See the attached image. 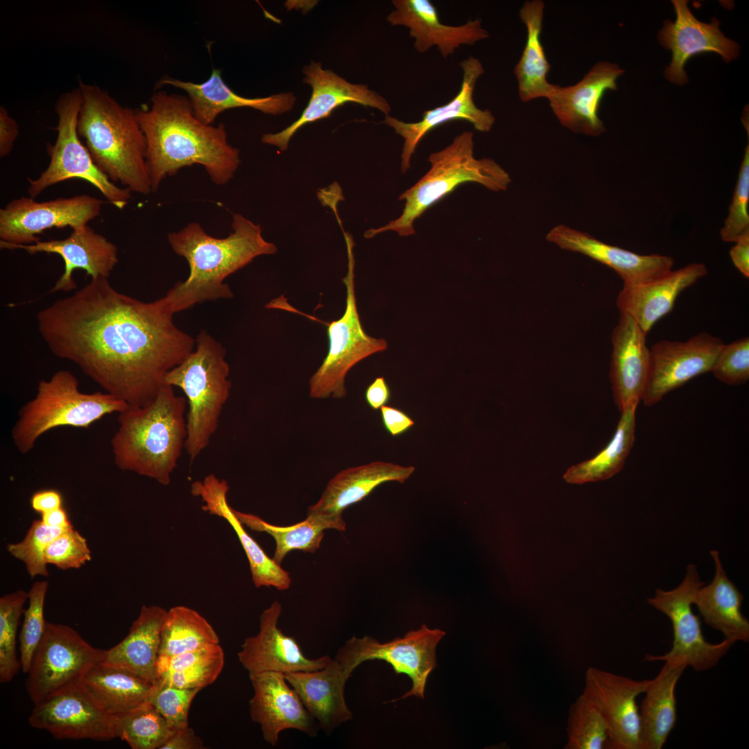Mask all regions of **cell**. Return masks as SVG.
Segmentation results:
<instances>
[{
	"instance_id": "ee69618b",
	"label": "cell",
	"mask_w": 749,
	"mask_h": 749,
	"mask_svg": "<svg viewBox=\"0 0 749 749\" xmlns=\"http://www.w3.org/2000/svg\"><path fill=\"white\" fill-rule=\"evenodd\" d=\"M566 749H602L608 731L599 710L582 694L571 705L567 717Z\"/></svg>"
},
{
	"instance_id": "74e56055",
	"label": "cell",
	"mask_w": 749,
	"mask_h": 749,
	"mask_svg": "<svg viewBox=\"0 0 749 749\" xmlns=\"http://www.w3.org/2000/svg\"><path fill=\"white\" fill-rule=\"evenodd\" d=\"M234 512L243 525L252 531L265 532L273 537L275 550L272 558L280 565L286 554L291 551L316 552L320 546L325 530L333 528L344 531L346 527L342 516L307 513V518L300 522L279 526L270 524L253 514L234 509Z\"/></svg>"
},
{
	"instance_id": "680465c9",
	"label": "cell",
	"mask_w": 749,
	"mask_h": 749,
	"mask_svg": "<svg viewBox=\"0 0 749 749\" xmlns=\"http://www.w3.org/2000/svg\"><path fill=\"white\" fill-rule=\"evenodd\" d=\"M41 520L46 525L56 528H70L72 524L68 519L66 511L59 508L41 514Z\"/></svg>"
},
{
	"instance_id": "ab89813d",
	"label": "cell",
	"mask_w": 749,
	"mask_h": 749,
	"mask_svg": "<svg viewBox=\"0 0 749 749\" xmlns=\"http://www.w3.org/2000/svg\"><path fill=\"white\" fill-rule=\"evenodd\" d=\"M225 664L224 651L218 644L173 657L159 656L157 680L182 689H202L212 684Z\"/></svg>"
},
{
	"instance_id": "cb8c5ba5",
	"label": "cell",
	"mask_w": 749,
	"mask_h": 749,
	"mask_svg": "<svg viewBox=\"0 0 749 749\" xmlns=\"http://www.w3.org/2000/svg\"><path fill=\"white\" fill-rule=\"evenodd\" d=\"M0 248L24 250L31 255L45 252L60 255L64 263V270L50 290L51 293L76 289L77 286L73 279V272L76 269H83L91 278L103 277L108 279L118 262L117 246L88 225L74 230L64 239L40 240L28 245L0 241Z\"/></svg>"
},
{
	"instance_id": "8fae6325",
	"label": "cell",
	"mask_w": 749,
	"mask_h": 749,
	"mask_svg": "<svg viewBox=\"0 0 749 749\" xmlns=\"http://www.w3.org/2000/svg\"><path fill=\"white\" fill-rule=\"evenodd\" d=\"M701 582L697 567L693 564L687 567L682 582L675 589L655 590L648 603L666 614L671 621L673 640L671 649L662 655H646L645 661H664L672 665L691 666L694 671H703L714 668L734 644L725 639L717 644L707 642L702 632L700 621L694 614L691 605Z\"/></svg>"
},
{
	"instance_id": "bcb514c9",
	"label": "cell",
	"mask_w": 749,
	"mask_h": 749,
	"mask_svg": "<svg viewBox=\"0 0 749 749\" xmlns=\"http://www.w3.org/2000/svg\"><path fill=\"white\" fill-rule=\"evenodd\" d=\"M49 583L46 580L35 582L28 592V605L24 611V620L19 636L21 670L27 673L34 653L45 631L46 621L44 608Z\"/></svg>"
},
{
	"instance_id": "603a6c76",
	"label": "cell",
	"mask_w": 749,
	"mask_h": 749,
	"mask_svg": "<svg viewBox=\"0 0 749 749\" xmlns=\"http://www.w3.org/2000/svg\"><path fill=\"white\" fill-rule=\"evenodd\" d=\"M249 677L254 689L249 702L250 716L260 725L266 743L275 746L279 732L287 729L316 736L313 717L295 689L288 685L284 673L264 671Z\"/></svg>"
},
{
	"instance_id": "f6af8a7d",
	"label": "cell",
	"mask_w": 749,
	"mask_h": 749,
	"mask_svg": "<svg viewBox=\"0 0 749 749\" xmlns=\"http://www.w3.org/2000/svg\"><path fill=\"white\" fill-rule=\"evenodd\" d=\"M71 528L52 527L41 519L35 520L21 541L7 544V551L24 564L31 577L48 576L45 550L55 537Z\"/></svg>"
},
{
	"instance_id": "6f0895ef",
	"label": "cell",
	"mask_w": 749,
	"mask_h": 749,
	"mask_svg": "<svg viewBox=\"0 0 749 749\" xmlns=\"http://www.w3.org/2000/svg\"><path fill=\"white\" fill-rule=\"evenodd\" d=\"M730 251V256L737 269L746 277H749V233L741 236Z\"/></svg>"
},
{
	"instance_id": "ac0fdd59",
	"label": "cell",
	"mask_w": 749,
	"mask_h": 749,
	"mask_svg": "<svg viewBox=\"0 0 749 749\" xmlns=\"http://www.w3.org/2000/svg\"><path fill=\"white\" fill-rule=\"evenodd\" d=\"M303 82L310 85L312 93L309 101L298 119L276 133L263 135L261 141L281 150L288 148L291 137L302 126L328 117L338 107L347 103H358L377 109L389 115V103L378 92L365 85L348 82L333 71L324 69L320 62L311 61L304 67Z\"/></svg>"
},
{
	"instance_id": "816d5d0a",
	"label": "cell",
	"mask_w": 749,
	"mask_h": 749,
	"mask_svg": "<svg viewBox=\"0 0 749 749\" xmlns=\"http://www.w3.org/2000/svg\"><path fill=\"white\" fill-rule=\"evenodd\" d=\"M380 410L383 424L393 436L404 433L414 425V421L400 409L384 405Z\"/></svg>"
},
{
	"instance_id": "52a82bcc",
	"label": "cell",
	"mask_w": 749,
	"mask_h": 749,
	"mask_svg": "<svg viewBox=\"0 0 749 749\" xmlns=\"http://www.w3.org/2000/svg\"><path fill=\"white\" fill-rule=\"evenodd\" d=\"M196 348L165 376L164 385L180 388L185 394L187 437L184 449L193 462L209 445L216 433L232 383L225 350L206 331L196 339Z\"/></svg>"
},
{
	"instance_id": "277c9868",
	"label": "cell",
	"mask_w": 749,
	"mask_h": 749,
	"mask_svg": "<svg viewBox=\"0 0 749 749\" xmlns=\"http://www.w3.org/2000/svg\"><path fill=\"white\" fill-rule=\"evenodd\" d=\"M187 404L173 386L164 385L147 403L118 413L111 440L116 466L168 485L184 447Z\"/></svg>"
},
{
	"instance_id": "b9f144b4",
	"label": "cell",
	"mask_w": 749,
	"mask_h": 749,
	"mask_svg": "<svg viewBox=\"0 0 749 749\" xmlns=\"http://www.w3.org/2000/svg\"><path fill=\"white\" fill-rule=\"evenodd\" d=\"M116 738L132 749H160L173 733L164 717L148 701L114 716Z\"/></svg>"
},
{
	"instance_id": "f5cc1de1",
	"label": "cell",
	"mask_w": 749,
	"mask_h": 749,
	"mask_svg": "<svg viewBox=\"0 0 749 749\" xmlns=\"http://www.w3.org/2000/svg\"><path fill=\"white\" fill-rule=\"evenodd\" d=\"M19 135L18 125L4 106L0 107V157H4L12 151Z\"/></svg>"
},
{
	"instance_id": "f1b7e54d",
	"label": "cell",
	"mask_w": 749,
	"mask_h": 749,
	"mask_svg": "<svg viewBox=\"0 0 749 749\" xmlns=\"http://www.w3.org/2000/svg\"><path fill=\"white\" fill-rule=\"evenodd\" d=\"M163 85L185 91L195 117L207 125H212L218 115L229 109L250 107L264 114L278 115L291 110L296 101L291 92L260 98L239 96L225 83L219 69H213L210 77L202 83L165 76L158 82L157 87Z\"/></svg>"
},
{
	"instance_id": "30bf717a",
	"label": "cell",
	"mask_w": 749,
	"mask_h": 749,
	"mask_svg": "<svg viewBox=\"0 0 749 749\" xmlns=\"http://www.w3.org/2000/svg\"><path fill=\"white\" fill-rule=\"evenodd\" d=\"M82 104L79 88L64 92L55 104L58 115L57 138L47 144L50 162L36 179L28 178V193L35 198L45 189L71 178L83 179L95 187L110 203L123 209L131 198V191L117 187L96 167L77 132V121Z\"/></svg>"
},
{
	"instance_id": "d6a6232c",
	"label": "cell",
	"mask_w": 749,
	"mask_h": 749,
	"mask_svg": "<svg viewBox=\"0 0 749 749\" xmlns=\"http://www.w3.org/2000/svg\"><path fill=\"white\" fill-rule=\"evenodd\" d=\"M167 610L143 605L127 636L105 650L101 662L129 671L154 684L157 680L161 631Z\"/></svg>"
},
{
	"instance_id": "8992f818",
	"label": "cell",
	"mask_w": 749,
	"mask_h": 749,
	"mask_svg": "<svg viewBox=\"0 0 749 749\" xmlns=\"http://www.w3.org/2000/svg\"><path fill=\"white\" fill-rule=\"evenodd\" d=\"M431 168L413 186L403 192L402 214L386 225L367 230L370 239L386 231L399 236L415 233L414 222L431 205L465 182H476L487 189L506 191L511 182L508 173L494 160L476 159L474 155V133L464 131L442 150L429 155Z\"/></svg>"
},
{
	"instance_id": "f35d334b",
	"label": "cell",
	"mask_w": 749,
	"mask_h": 749,
	"mask_svg": "<svg viewBox=\"0 0 749 749\" xmlns=\"http://www.w3.org/2000/svg\"><path fill=\"white\" fill-rule=\"evenodd\" d=\"M633 404L621 412L613 437L599 454L589 460L570 467L563 475L566 482L583 484L608 479L623 467L635 440V412Z\"/></svg>"
},
{
	"instance_id": "7bdbcfd3",
	"label": "cell",
	"mask_w": 749,
	"mask_h": 749,
	"mask_svg": "<svg viewBox=\"0 0 749 749\" xmlns=\"http://www.w3.org/2000/svg\"><path fill=\"white\" fill-rule=\"evenodd\" d=\"M28 592L18 589L0 598V682H8L21 669L16 651L17 633Z\"/></svg>"
},
{
	"instance_id": "9a60e30c",
	"label": "cell",
	"mask_w": 749,
	"mask_h": 749,
	"mask_svg": "<svg viewBox=\"0 0 749 749\" xmlns=\"http://www.w3.org/2000/svg\"><path fill=\"white\" fill-rule=\"evenodd\" d=\"M28 723L57 739L101 741L116 738L114 716L96 702L82 683L34 704Z\"/></svg>"
},
{
	"instance_id": "d590c367",
	"label": "cell",
	"mask_w": 749,
	"mask_h": 749,
	"mask_svg": "<svg viewBox=\"0 0 749 749\" xmlns=\"http://www.w3.org/2000/svg\"><path fill=\"white\" fill-rule=\"evenodd\" d=\"M544 3L541 0L526 1L519 10V17L527 31L526 42L514 73L518 83V94L522 102L547 98L553 85L546 76L551 69L540 40Z\"/></svg>"
},
{
	"instance_id": "ffe728a7",
	"label": "cell",
	"mask_w": 749,
	"mask_h": 749,
	"mask_svg": "<svg viewBox=\"0 0 749 749\" xmlns=\"http://www.w3.org/2000/svg\"><path fill=\"white\" fill-rule=\"evenodd\" d=\"M672 3L676 19L674 22L666 20L657 36L661 45L672 51L671 62L664 71L668 80L685 85L688 81L685 65L695 55L716 53L727 62L738 57L739 44L724 36L718 19L714 18L709 24L700 21L690 11L687 1L673 0Z\"/></svg>"
},
{
	"instance_id": "ba28073f",
	"label": "cell",
	"mask_w": 749,
	"mask_h": 749,
	"mask_svg": "<svg viewBox=\"0 0 749 749\" xmlns=\"http://www.w3.org/2000/svg\"><path fill=\"white\" fill-rule=\"evenodd\" d=\"M128 406L106 392L83 393L73 373L67 370L56 371L49 379L39 381L35 397L19 410L11 431L13 445L26 454L51 429L88 428L103 417L119 413Z\"/></svg>"
},
{
	"instance_id": "f546056e",
	"label": "cell",
	"mask_w": 749,
	"mask_h": 749,
	"mask_svg": "<svg viewBox=\"0 0 749 749\" xmlns=\"http://www.w3.org/2000/svg\"><path fill=\"white\" fill-rule=\"evenodd\" d=\"M707 274L705 264L692 263L650 282L623 285L617 298L620 313L632 317L645 334L673 308L682 291Z\"/></svg>"
},
{
	"instance_id": "5b68a950",
	"label": "cell",
	"mask_w": 749,
	"mask_h": 749,
	"mask_svg": "<svg viewBox=\"0 0 749 749\" xmlns=\"http://www.w3.org/2000/svg\"><path fill=\"white\" fill-rule=\"evenodd\" d=\"M82 104L77 132L101 172L131 192H152L146 140L135 110L122 106L97 85L79 80Z\"/></svg>"
},
{
	"instance_id": "6da1fadb",
	"label": "cell",
	"mask_w": 749,
	"mask_h": 749,
	"mask_svg": "<svg viewBox=\"0 0 749 749\" xmlns=\"http://www.w3.org/2000/svg\"><path fill=\"white\" fill-rule=\"evenodd\" d=\"M161 299L144 302L91 278L37 314L51 352L75 363L105 392L128 405L151 400L196 340L175 326Z\"/></svg>"
},
{
	"instance_id": "9f6ffc18",
	"label": "cell",
	"mask_w": 749,
	"mask_h": 749,
	"mask_svg": "<svg viewBox=\"0 0 749 749\" xmlns=\"http://www.w3.org/2000/svg\"><path fill=\"white\" fill-rule=\"evenodd\" d=\"M62 497L54 490H45L35 492L31 499L32 508L42 513L62 507Z\"/></svg>"
},
{
	"instance_id": "7c38bea8",
	"label": "cell",
	"mask_w": 749,
	"mask_h": 749,
	"mask_svg": "<svg viewBox=\"0 0 749 749\" xmlns=\"http://www.w3.org/2000/svg\"><path fill=\"white\" fill-rule=\"evenodd\" d=\"M104 651L71 627L46 621L25 684L33 704L81 684L91 668L102 661Z\"/></svg>"
},
{
	"instance_id": "e0dca14e",
	"label": "cell",
	"mask_w": 749,
	"mask_h": 749,
	"mask_svg": "<svg viewBox=\"0 0 749 749\" xmlns=\"http://www.w3.org/2000/svg\"><path fill=\"white\" fill-rule=\"evenodd\" d=\"M649 681L633 680L595 667L586 671L582 695L603 716L608 731V748L639 749L636 698L644 692Z\"/></svg>"
},
{
	"instance_id": "f907efd6",
	"label": "cell",
	"mask_w": 749,
	"mask_h": 749,
	"mask_svg": "<svg viewBox=\"0 0 749 749\" xmlns=\"http://www.w3.org/2000/svg\"><path fill=\"white\" fill-rule=\"evenodd\" d=\"M91 559L86 538L74 527L55 537L44 552L45 562L62 570L80 568Z\"/></svg>"
},
{
	"instance_id": "4dcf8cb0",
	"label": "cell",
	"mask_w": 749,
	"mask_h": 749,
	"mask_svg": "<svg viewBox=\"0 0 749 749\" xmlns=\"http://www.w3.org/2000/svg\"><path fill=\"white\" fill-rule=\"evenodd\" d=\"M351 675L334 658L321 669L287 673L284 676L322 730L331 732L352 718L344 696Z\"/></svg>"
},
{
	"instance_id": "2e32d148",
	"label": "cell",
	"mask_w": 749,
	"mask_h": 749,
	"mask_svg": "<svg viewBox=\"0 0 749 749\" xmlns=\"http://www.w3.org/2000/svg\"><path fill=\"white\" fill-rule=\"evenodd\" d=\"M723 342L707 332L686 341L662 340L650 350L648 379L642 401L650 406L671 390L710 372Z\"/></svg>"
},
{
	"instance_id": "836d02e7",
	"label": "cell",
	"mask_w": 749,
	"mask_h": 749,
	"mask_svg": "<svg viewBox=\"0 0 749 749\" xmlns=\"http://www.w3.org/2000/svg\"><path fill=\"white\" fill-rule=\"evenodd\" d=\"M716 573L712 581L701 586L695 594L696 605L704 621L721 631L725 639L735 643L749 641V621L741 611L743 596L730 580L721 565L719 553L710 551Z\"/></svg>"
},
{
	"instance_id": "7a4b0ae2",
	"label": "cell",
	"mask_w": 749,
	"mask_h": 749,
	"mask_svg": "<svg viewBox=\"0 0 749 749\" xmlns=\"http://www.w3.org/2000/svg\"><path fill=\"white\" fill-rule=\"evenodd\" d=\"M150 101V107L141 105L135 111L146 140L152 192L168 175L193 164L203 166L215 184H227L240 159L239 150L227 141L225 126L200 121L187 96L159 91Z\"/></svg>"
},
{
	"instance_id": "11a10c76",
	"label": "cell",
	"mask_w": 749,
	"mask_h": 749,
	"mask_svg": "<svg viewBox=\"0 0 749 749\" xmlns=\"http://www.w3.org/2000/svg\"><path fill=\"white\" fill-rule=\"evenodd\" d=\"M365 398L368 406L373 410L381 408L389 402L390 390L384 377H377L367 387Z\"/></svg>"
},
{
	"instance_id": "4316f807",
	"label": "cell",
	"mask_w": 749,
	"mask_h": 749,
	"mask_svg": "<svg viewBox=\"0 0 749 749\" xmlns=\"http://www.w3.org/2000/svg\"><path fill=\"white\" fill-rule=\"evenodd\" d=\"M646 335L632 317L620 313L612 334L610 378L614 400L621 413L642 399L650 364Z\"/></svg>"
},
{
	"instance_id": "484cf974",
	"label": "cell",
	"mask_w": 749,
	"mask_h": 749,
	"mask_svg": "<svg viewBox=\"0 0 749 749\" xmlns=\"http://www.w3.org/2000/svg\"><path fill=\"white\" fill-rule=\"evenodd\" d=\"M392 3L395 10L387 16V21L392 26L408 28L418 53L436 46L442 56L447 58L461 45H472L489 37L480 19L459 26L441 23L436 8L429 0H393Z\"/></svg>"
},
{
	"instance_id": "4fadbf2b",
	"label": "cell",
	"mask_w": 749,
	"mask_h": 749,
	"mask_svg": "<svg viewBox=\"0 0 749 749\" xmlns=\"http://www.w3.org/2000/svg\"><path fill=\"white\" fill-rule=\"evenodd\" d=\"M445 635L443 630L424 624L403 637L383 644L370 636H353L338 650L335 659L350 673L364 661L384 660L395 673L406 674L412 680L411 690L395 700L411 696L424 698L427 678L436 665V648Z\"/></svg>"
},
{
	"instance_id": "83f0119b",
	"label": "cell",
	"mask_w": 749,
	"mask_h": 749,
	"mask_svg": "<svg viewBox=\"0 0 749 749\" xmlns=\"http://www.w3.org/2000/svg\"><path fill=\"white\" fill-rule=\"evenodd\" d=\"M229 488L225 480L211 474L202 481L193 482L191 492L200 498L203 511L223 518L232 527L248 558L255 586L288 589L291 583L289 573L270 558L245 530L234 508L228 504L227 494Z\"/></svg>"
},
{
	"instance_id": "d6986e66",
	"label": "cell",
	"mask_w": 749,
	"mask_h": 749,
	"mask_svg": "<svg viewBox=\"0 0 749 749\" xmlns=\"http://www.w3.org/2000/svg\"><path fill=\"white\" fill-rule=\"evenodd\" d=\"M463 80L458 93L450 101L441 106L426 110L420 121L405 122L387 115L383 123L394 129L404 139L401 155V171L411 168V161L421 139L434 128L448 121L464 120L471 123L480 132H489L495 118L488 109L479 108L473 94L479 78L485 72L480 60L470 56L460 62Z\"/></svg>"
},
{
	"instance_id": "d4e9b609",
	"label": "cell",
	"mask_w": 749,
	"mask_h": 749,
	"mask_svg": "<svg viewBox=\"0 0 749 749\" xmlns=\"http://www.w3.org/2000/svg\"><path fill=\"white\" fill-rule=\"evenodd\" d=\"M546 240L561 249L580 253L612 268L623 279V285L627 286L653 281L670 272L674 264L671 257L637 254L565 225L551 229Z\"/></svg>"
},
{
	"instance_id": "7dc6e473",
	"label": "cell",
	"mask_w": 749,
	"mask_h": 749,
	"mask_svg": "<svg viewBox=\"0 0 749 749\" xmlns=\"http://www.w3.org/2000/svg\"><path fill=\"white\" fill-rule=\"evenodd\" d=\"M200 691L178 688L157 680L147 699L164 717L173 732L188 725L191 704Z\"/></svg>"
},
{
	"instance_id": "60d3db41",
	"label": "cell",
	"mask_w": 749,
	"mask_h": 749,
	"mask_svg": "<svg viewBox=\"0 0 749 749\" xmlns=\"http://www.w3.org/2000/svg\"><path fill=\"white\" fill-rule=\"evenodd\" d=\"M220 643L211 624L197 611L177 605L167 611L162 631L160 655L173 657Z\"/></svg>"
},
{
	"instance_id": "1f68e13d",
	"label": "cell",
	"mask_w": 749,
	"mask_h": 749,
	"mask_svg": "<svg viewBox=\"0 0 749 749\" xmlns=\"http://www.w3.org/2000/svg\"><path fill=\"white\" fill-rule=\"evenodd\" d=\"M414 471L413 466L384 461L345 469L330 479L307 513L342 516L346 508L363 499L381 484L388 481L402 483Z\"/></svg>"
},
{
	"instance_id": "681fc988",
	"label": "cell",
	"mask_w": 749,
	"mask_h": 749,
	"mask_svg": "<svg viewBox=\"0 0 749 749\" xmlns=\"http://www.w3.org/2000/svg\"><path fill=\"white\" fill-rule=\"evenodd\" d=\"M710 372L721 382L740 385L749 379V338L743 337L721 347Z\"/></svg>"
},
{
	"instance_id": "e575fe53",
	"label": "cell",
	"mask_w": 749,
	"mask_h": 749,
	"mask_svg": "<svg viewBox=\"0 0 749 749\" xmlns=\"http://www.w3.org/2000/svg\"><path fill=\"white\" fill-rule=\"evenodd\" d=\"M685 665L665 662L657 676L650 680L639 707V749H660L677 721L676 685Z\"/></svg>"
},
{
	"instance_id": "44dd1931",
	"label": "cell",
	"mask_w": 749,
	"mask_h": 749,
	"mask_svg": "<svg viewBox=\"0 0 749 749\" xmlns=\"http://www.w3.org/2000/svg\"><path fill=\"white\" fill-rule=\"evenodd\" d=\"M282 610L279 601L273 602L260 615L258 633L246 638L241 644L238 659L249 674L317 671L331 661L327 655L308 658L296 640L283 633L277 626Z\"/></svg>"
},
{
	"instance_id": "3957f363",
	"label": "cell",
	"mask_w": 749,
	"mask_h": 749,
	"mask_svg": "<svg viewBox=\"0 0 749 749\" xmlns=\"http://www.w3.org/2000/svg\"><path fill=\"white\" fill-rule=\"evenodd\" d=\"M232 227V232L223 239L207 234L195 222L168 234L172 250L188 261L190 268L187 279L177 282L160 298L171 313L197 303L232 298L225 278L258 256L276 253V246L263 238L259 225L234 214Z\"/></svg>"
},
{
	"instance_id": "8d00e7d4",
	"label": "cell",
	"mask_w": 749,
	"mask_h": 749,
	"mask_svg": "<svg viewBox=\"0 0 749 749\" xmlns=\"http://www.w3.org/2000/svg\"><path fill=\"white\" fill-rule=\"evenodd\" d=\"M82 684L111 716L122 714L146 702L153 685L129 671L103 662L91 668Z\"/></svg>"
},
{
	"instance_id": "9c48e42d",
	"label": "cell",
	"mask_w": 749,
	"mask_h": 749,
	"mask_svg": "<svg viewBox=\"0 0 749 749\" xmlns=\"http://www.w3.org/2000/svg\"><path fill=\"white\" fill-rule=\"evenodd\" d=\"M347 255V272L343 282L346 288L345 309L342 316L326 323L328 352L309 379V396L315 399L346 395L345 379L357 363L386 350L387 341L368 336L363 330L356 306L354 284V242L343 232Z\"/></svg>"
},
{
	"instance_id": "c3c4849f",
	"label": "cell",
	"mask_w": 749,
	"mask_h": 749,
	"mask_svg": "<svg viewBox=\"0 0 749 749\" xmlns=\"http://www.w3.org/2000/svg\"><path fill=\"white\" fill-rule=\"evenodd\" d=\"M748 203L749 146L747 145L729 212L720 232L723 241L736 242L743 234L749 233Z\"/></svg>"
},
{
	"instance_id": "7402d4cb",
	"label": "cell",
	"mask_w": 749,
	"mask_h": 749,
	"mask_svg": "<svg viewBox=\"0 0 749 749\" xmlns=\"http://www.w3.org/2000/svg\"><path fill=\"white\" fill-rule=\"evenodd\" d=\"M623 73L617 64L600 62L574 85H553L546 98L562 126L589 136L602 134L605 128L598 116L601 99L607 90L617 89L616 81Z\"/></svg>"
},
{
	"instance_id": "5bb4252c",
	"label": "cell",
	"mask_w": 749,
	"mask_h": 749,
	"mask_svg": "<svg viewBox=\"0 0 749 749\" xmlns=\"http://www.w3.org/2000/svg\"><path fill=\"white\" fill-rule=\"evenodd\" d=\"M101 200L86 194L38 202L31 197L13 199L0 209V241L28 245L38 235L56 227L83 228L101 214Z\"/></svg>"
},
{
	"instance_id": "db71d44e",
	"label": "cell",
	"mask_w": 749,
	"mask_h": 749,
	"mask_svg": "<svg viewBox=\"0 0 749 749\" xmlns=\"http://www.w3.org/2000/svg\"><path fill=\"white\" fill-rule=\"evenodd\" d=\"M204 743L189 726L179 729L169 737L160 749H203Z\"/></svg>"
}]
</instances>
